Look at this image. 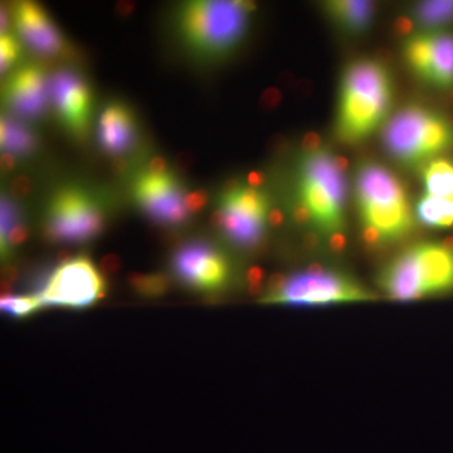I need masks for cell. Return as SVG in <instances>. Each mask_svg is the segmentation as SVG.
<instances>
[{"label": "cell", "instance_id": "obj_20", "mask_svg": "<svg viewBox=\"0 0 453 453\" xmlns=\"http://www.w3.org/2000/svg\"><path fill=\"white\" fill-rule=\"evenodd\" d=\"M417 214L427 226H453V198L427 196L419 202Z\"/></svg>", "mask_w": 453, "mask_h": 453}, {"label": "cell", "instance_id": "obj_50", "mask_svg": "<svg viewBox=\"0 0 453 453\" xmlns=\"http://www.w3.org/2000/svg\"><path fill=\"white\" fill-rule=\"evenodd\" d=\"M268 223L273 226H280L282 225L283 219H285V216L280 210H273L268 213Z\"/></svg>", "mask_w": 453, "mask_h": 453}, {"label": "cell", "instance_id": "obj_45", "mask_svg": "<svg viewBox=\"0 0 453 453\" xmlns=\"http://www.w3.org/2000/svg\"><path fill=\"white\" fill-rule=\"evenodd\" d=\"M129 169V163H127V157H115L111 163V170L115 175H122Z\"/></svg>", "mask_w": 453, "mask_h": 453}, {"label": "cell", "instance_id": "obj_21", "mask_svg": "<svg viewBox=\"0 0 453 453\" xmlns=\"http://www.w3.org/2000/svg\"><path fill=\"white\" fill-rule=\"evenodd\" d=\"M330 9L340 22L353 31L365 29L372 17V4L369 2H334L330 3Z\"/></svg>", "mask_w": 453, "mask_h": 453}, {"label": "cell", "instance_id": "obj_29", "mask_svg": "<svg viewBox=\"0 0 453 453\" xmlns=\"http://www.w3.org/2000/svg\"><path fill=\"white\" fill-rule=\"evenodd\" d=\"M29 237L28 226L25 225H17L11 229L7 237L2 240V250L3 252H7L9 247L20 246L23 242H26L27 238Z\"/></svg>", "mask_w": 453, "mask_h": 453}, {"label": "cell", "instance_id": "obj_51", "mask_svg": "<svg viewBox=\"0 0 453 453\" xmlns=\"http://www.w3.org/2000/svg\"><path fill=\"white\" fill-rule=\"evenodd\" d=\"M303 244H305L306 249L314 250L319 246V235L314 234V232H310V234L305 235L303 238Z\"/></svg>", "mask_w": 453, "mask_h": 453}, {"label": "cell", "instance_id": "obj_19", "mask_svg": "<svg viewBox=\"0 0 453 453\" xmlns=\"http://www.w3.org/2000/svg\"><path fill=\"white\" fill-rule=\"evenodd\" d=\"M432 56L428 79L441 86L453 82V35L431 37Z\"/></svg>", "mask_w": 453, "mask_h": 453}, {"label": "cell", "instance_id": "obj_44", "mask_svg": "<svg viewBox=\"0 0 453 453\" xmlns=\"http://www.w3.org/2000/svg\"><path fill=\"white\" fill-rule=\"evenodd\" d=\"M330 250L334 252H342V250L347 246V240H345L344 234H340V232H335V234H332V237H330L329 241Z\"/></svg>", "mask_w": 453, "mask_h": 453}, {"label": "cell", "instance_id": "obj_49", "mask_svg": "<svg viewBox=\"0 0 453 453\" xmlns=\"http://www.w3.org/2000/svg\"><path fill=\"white\" fill-rule=\"evenodd\" d=\"M242 187L235 179H229V180L226 181L225 187H223V196L234 195Z\"/></svg>", "mask_w": 453, "mask_h": 453}, {"label": "cell", "instance_id": "obj_38", "mask_svg": "<svg viewBox=\"0 0 453 453\" xmlns=\"http://www.w3.org/2000/svg\"><path fill=\"white\" fill-rule=\"evenodd\" d=\"M301 145H303V149L306 153H316V151L319 150V148H320L321 138L316 133L306 134V135L303 136Z\"/></svg>", "mask_w": 453, "mask_h": 453}, {"label": "cell", "instance_id": "obj_10", "mask_svg": "<svg viewBox=\"0 0 453 453\" xmlns=\"http://www.w3.org/2000/svg\"><path fill=\"white\" fill-rule=\"evenodd\" d=\"M50 96L62 124L77 138H85L92 107L88 82L73 71H57L50 80Z\"/></svg>", "mask_w": 453, "mask_h": 453}, {"label": "cell", "instance_id": "obj_18", "mask_svg": "<svg viewBox=\"0 0 453 453\" xmlns=\"http://www.w3.org/2000/svg\"><path fill=\"white\" fill-rule=\"evenodd\" d=\"M0 145L5 153L28 157L35 153L38 142L31 130L19 122L3 116L0 121Z\"/></svg>", "mask_w": 453, "mask_h": 453}, {"label": "cell", "instance_id": "obj_34", "mask_svg": "<svg viewBox=\"0 0 453 453\" xmlns=\"http://www.w3.org/2000/svg\"><path fill=\"white\" fill-rule=\"evenodd\" d=\"M121 270V258L116 255H106L101 258L100 271L104 276L116 275Z\"/></svg>", "mask_w": 453, "mask_h": 453}, {"label": "cell", "instance_id": "obj_31", "mask_svg": "<svg viewBox=\"0 0 453 453\" xmlns=\"http://www.w3.org/2000/svg\"><path fill=\"white\" fill-rule=\"evenodd\" d=\"M207 202L208 195L204 190L199 189L188 193L186 198L187 210L189 211V213H196V211H202L205 207Z\"/></svg>", "mask_w": 453, "mask_h": 453}, {"label": "cell", "instance_id": "obj_41", "mask_svg": "<svg viewBox=\"0 0 453 453\" xmlns=\"http://www.w3.org/2000/svg\"><path fill=\"white\" fill-rule=\"evenodd\" d=\"M136 3L130 2V0H120L116 3L115 11L120 17H129L134 11H135Z\"/></svg>", "mask_w": 453, "mask_h": 453}, {"label": "cell", "instance_id": "obj_35", "mask_svg": "<svg viewBox=\"0 0 453 453\" xmlns=\"http://www.w3.org/2000/svg\"><path fill=\"white\" fill-rule=\"evenodd\" d=\"M292 217H294L295 222H296L297 225L303 226L308 225L310 220L314 219L311 210H310L309 205L303 201L295 205L294 210H292Z\"/></svg>", "mask_w": 453, "mask_h": 453}, {"label": "cell", "instance_id": "obj_25", "mask_svg": "<svg viewBox=\"0 0 453 453\" xmlns=\"http://www.w3.org/2000/svg\"><path fill=\"white\" fill-rule=\"evenodd\" d=\"M0 308L5 314L17 319H25L27 316L35 314L38 309H42L40 299L35 294L20 295V296L2 297Z\"/></svg>", "mask_w": 453, "mask_h": 453}, {"label": "cell", "instance_id": "obj_33", "mask_svg": "<svg viewBox=\"0 0 453 453\" xmlns=\"http://www.w3.org/2000/svg\"><path fill=\"white\" fill-rule=\"evenodd\" d=\"M32 180L26 175H19V177L14 178L11 183L12 195L16 198H25L28 196L32 190Z\"/></svg>", "mask_w": 453, "mask_h": 453}, {"label": "cell", "instance_id": "obj_7", "mask_svg": "<svg viewBox=\"0 0 453 453\" xmlns=\"http://www.w3.org/2000/svg\"><path fill=\"white\" fill-rule=\"evenodd\" d=\"M134 192L142 210L160 225L181 226L189 219L188 193L172 173L153 175L146 172L136 179Z\"/></svg>", "mask_w": 453, "mask_h": 453}, {"label": "cell", "instance_id": "obj_17", "mask_svg": "<svg viewBox=\"0 0 453 453\" xmlns=\"http://www.w3.org/2000/svg\"><path fill=\"white\" fill-rule=\"evenodd\" d=\"M426 295L453 288V255L436 244L416 247Z\"/></svg>", "mask_w": 453, "mask_h": 453}, {"label": "cell", "instance_id": "obj_43", "mask_svg": "<svg viewBox=\"0 0 453 453\" xmlns=\"http://www.w3.org/2000/svg\"><path fill=\"white\" fill-rule=\"evenodd\" d=\"M17 159L16 155L11 153H3L0 157V166H2L3 173H11L16 169Z\"/></svg>", "mask_w": 453, "mask_h": 453}, {"label": "cell", "instance_id": "obj_28", "mask_svg": "<svg viewBox=\"0 0 453 453\" xmlns=\"http://www.w3.org/2000/svg\"><path fill=\"white\" fill-rule=\"evenodd\" d=\"M19 214H18V211L16 205L13 204L8 199H5L4 196L2 198V240H4L7 237L11 229L13 226L18 225L17 220Z\"/></svg>", "mask_w": 453, "mask_h": 453}, {"label": "cell", "instance_id": "obj_36", "mask_svg": "<svg viewBox=\"0 0 453 453\" xmlns=\"http://www.w3.org/2000/svg\"><path fill=\"white\" fill-rule=\"evenodd\" d=\"M193 164H195V157L189 151H181L175 157V169L180 173H187L192 169Z\"/></svg>", "mask_w": 453, "mask_h": 453}, {"label": "cell", "instance_id": "obj_9", "mask_svg": "<svg viewBox=\"0 0 453 453\" xmlns=\"http://www.w3.org/2000/svg\"><path fill=\"white\" fill-rule=\"evenodd\" d=\"M173 267L184 285L199 291L219 290L226 285L229 275L225 256L204 242L189 243L179 250Z\"/></svg>", "mask_w": 453, "mask_h": 453}, {"label": "cell", "instance_id": "obj_42", "mask_svg": "<svg viewBox=\"0 0 453 453\" xmlns=\"http://www.w3.org/2000/svg\"><path fill=\"white\" fill-rule=\"evenodd\" d=\"M264 277V270L258 266L250 268L249 273H247V281H249L250 286H262Z\"/></svg>", "mask_w": 453, "mask_h": 453}, {"label": "cell", "instance_id": "obj_47", "mask_svg": "<svg viewBox=\"0 0 453 453\" xmlns=\"http://www.w3.org/2000/svg\"><path fill=\"white\" fill-rule=\"evenodd\" d=\"M247 181H249L250 187L257 189V188L261 187L262 184L265 183V175L262 174L261 172L255 170V172L250 173L249 178H247Z\"/></svg>", "mask_w": 453, "mask_h": 453}, {"label": "cell", "instance_id": "obj_27", "mask_svg": "<svg viewBox=\"0 0 453 453\" xmlns=\"http://www.w3.org/2000/svg\"><path fill=\"white\" fill-rule=\"evenodd\" d=\"M20 42L11 33L0 35V73L5 74L20 55Z\"/></svg>", "mask_w": 453, "mask_h": 453}, {"label": "cell", "instance_id": "obj_32", "mask_svg": "<svg viewBox=\"0 0 453 453\" xmlns=\"http://www.w3.org/2000/svg\"><path fill=\"white\" fill-rule=\"evenodd\" d=\"M282 94L277 88H268L259 98V105L262 109L273 110L281 104Z\"/></svg>", "mask_w": 453, "mask_h": 453}, {"label": "cell", "instance_id": "obj_22", "mask_svg": "<svg viewBox=\"0 0 453 453\" xmlns=\"http://www.w3.org/2000/svg\"><path fill=\"white\" fill-rule=\"evenodd\" d=\"M428 196L453 198V166L445 160L432 163L426 172Z\"/></svg>", "mask_w": 453, "mask_h": 453}, {"label": "cell", "instance_id": "obj_23", "mask_svg": "<svg viewBox=\"0 0 453 453\" xmlns=\"http://www.w3.org/2000/svg\"><path fill=\"white\" fill-rule=\"evenodd\" d=\"M127 283L139 295L145 297L163 296L169 288V279L164 273H131L127 276Z\"/></svg>", "mask_w": 453, "mask_h": 453}, {"label": "cell", "instance_id": "obj_55", "mask_svg": "<svg viewBox=\"0 0 453 453\" xmlns=\"http://www.w3.org/2000/svg\"><path fill=\"white\" fill-rule=\"evenodd\" d=\"M0 18H2V23H0V29H2V35L5 32V29L8 28L9 26V14L8 12L5 11L4 5L2 7V13H0Z\"/></svg>", "mask_w": 453, "mask_h": 453}, {"label": "cell", "instance_id": "obj_39", "mask_svg": "<svg viewBox=\"0 0 453 453\" xmlns=\"http://www.w3.org/2000/svg\"><path fill=\"white\" fill-rule=\"evenodd\" d=\"M413 27V22L410 19V18L399 17L396 18L395 26H393V29H395V35H408L412 33Z\"/></svg>", "mask_w": 453, "mask_h": 453}, {"label": "cell", "instance_id": "obj_56", "mask_svg": "<svg viewBox=\"0 0 453 453\" xmlns=\"http://www.w3.org/2000/svg\"><path fill=\"white\" fill-rule=\"evenodd\" d=\"M441 247H442L445 251L451 253L453 255V235H449V237L445 238L441 243Z\"/></svg>", "mask_w": 453, "mask_h": 453}, {"label": "cell", "instance_id": "obj_5", "mask_svg": "<svg viewBox=\"0 0 453 453\" xmlns=\"http://www.w3.org/2000/svg\"><path fill=\"white\" fill-rule=\"evenodd\" d=\"M105 217L94 196L80 188L58 190L47 211L44 234L53 243H80L97 237Z\"/></svg>", "mask_w": 453, "mask_h": 453}, {"label": "cell", "instance_id": "obj_3", "mask_svg": "<svg viewBox=\"0 0 453 453\" xmlns=\"http://www.w3.org/2000/svg\"><path fill=\"white\" fill-rule=\"evenodd\" d=\"M106 288L105 277L94 262L79 256L43 277L35 295L42 308L82 309L104 299Z\"/></svg>", "mask_w": 453, "mask_h": 453}, {"label": "cell", "instance_id": "obj_37", "mask_svg": "<svg viewBox=\"0 0 453 453\" xmlns=\"http://www.w3.org/2000/svg\"><path fill=\"white\" fill-rule=\"evenodd\" d=\"M383 234H380V229L375 228L374 226L365 225V231H363V240L368 246H378L383 240Z\"/></svg>", "mask_w": 453, "mask_h": 453}, {"label": "cell", "instance_id": "obj_53", "mask_svg": "<svg viewBox=\"0 0 453 453\" xmlns=\"http://www.w3.org/2000/svg\"><path fill=\"white\" fill-rule=\"evenodd\" d=\"M71 259H73V256H71V253L68 252L67 250H62V251L57 255V262H58V265L68 264Z\"/></svg>", "mask_w": 453, "mask_h": 453}, {"label": "cell", "instance_id": "obj_8", "mask_svg": "<svg viewBox=\"0 0 453 453\" xmlns=\"http://www.w3.org/2000/svg\"><path fill=\"white\" fill-rule=\"evenodd\" d=\"M267 199L255 188H241L237 193L223 196L226 214L223 231L232 242L240 247L257 246L264 237Z\"/></svg>", "mask_w": 453, "mask_h": 453}, {"label": "cell", "instance_id": "obj_48", "mask_svg": "<svg viewBox=\"0 0 453 453\" xmlns=\"http://www.w3.org/2000/svg\"><path fill=\"white\" fill-rule=\"evenodd\" d=\"M226 214L223 210L213 211L211 216V225L213 228L220 229L225 226Z\"/></svg>", "mask_w": 453, "mask_h": 453}, {"label": "cell", "instance_id": "obj_30", "mask_svg": "<svg viewBox=\"0 0 453 453\" xmlns=\"http://www.w3.org/2000/svg\"><path fill=\"white\" fill-rule=\"evenodd\" d=\"M288 280V277L281 275V273H275V275L271 276L267 282V295L262 301L270 303L273 297H276L285 288Z\"/></svg>", "mask_w": 453, "mask_h": 453}, {"label": "cell", "instance_id": "obj_2", "mask_svg": "<svg viewBox=\"0 0 453 453\" xmlns=\"http://www.w3.org/2000/svg\"><path fill=\"white\" fill-rule=\"evenodd\" d=\"M255 8V3L249 2H190L181 13V31L199 52L219 55L240 41L247 13Z\"/></svg>", "mask_w": 453, "mask_h": 453}, {"label": "cell", "instance_id": "obj_12", "mask_svg": "<svg viewBox=\"0 0 453 453\" xmlns=\"http://www.w3.org/2000/svg\"><path fill=\"white\" fill-rule=\"evenodd\" d=\"M431 118L419 107H407L396 113L384 131V142L390 153L405 162L427 157L426 136Z\"/></svg>", "mask_w": 453, "mask_h": 453}, {"label": "cell", "instance_id": "obj_6", "mask_svg": "<svg viewBox=\"0 0 453 453\" xmlns=\"http://www.w3.org/2000/svg\"><path fill=\"white\" fill-rule=\"evenodd\" d=\"M375 299L374 295L357 283L336 273H309L308 271L288 280L285 288L268 303L288 305H325Z\"/></svg>", "mask_w": 453, "mask_h": 453}, {"label": "cell", "instance_id": "obj_11", "mask_svg": "<svg viewBox=\"0 0 453 453\" xmlns=\"http://www.w3.org/2000/svg\"><path fill=\"white\" fill-rule=\"evenodd\" d=\"M3 100L18 116L38 119L49 105L50 82L35 65L19 68L3 83Z\"/></svg>", "mask_w": 453, "mask_h": 453}, {"label": "cell", "instance_id": "obj_15", "mask_svg": "<svg viewBox=\"0 0 453 453\" xmlns=\"http://www.w3.org/2000/svg\"><path fill=\"white\" fill-rule=\"evenodd\" d=\"M136 142L134 115L127 106L112 104L98 119V142L107 154L121 157Z\"/></svg>", "mask_w": 453, "mask_h": 453}, {"label": "cell", "instance_id": "obj_40", "mask_svg": "<svg viewBox=\"0 0 453 453\" xmlns=\"http://www.w3.org/2000/svg\"><path fill=\"white\" fill-rule=\"evenodd\" d=\"M166 169H168V163L163 157H154L148 165L149 174L153 175L165 174Z\"/></svg>", "mask_w": 453, "mask_h": 453}, {"label": "cell", "instance_id": "obj_54", "mask_svg": "<svg viewBox=\"0 0 453 453\" xmlns=\"http://www.w3.org/2000/svg\"><path fill=\"white\" fill-rule=\"evenodd\" d=\"M334 164H335L336 168H338L342 173H344V170L349 166L348 159H345L344 157H334Z\"/></svg>", "mask_w": 453, "mask_h": 453}, {"label": "cell", "instance_id": "obj_1", "mask_svg": "<svg viewBox=\"0 0 453 453\" xmlns=\"http://www.w3.org/2000/svg\"><path fill=\"white\" fill-rule=\"evenodd\" d=\"M390 103L388 74L371 61L349 67L342 82L340 130L348 139L371 133L386 116Z\"/></svg>", "mask_w": 453, "mask_h": 453}, {"label": "cell", "instance_id": "obj_52", "mask_svg": "<svg viewBox=\"0 0 453 453\" xmlns=\"http://www.w3.org/2000/svg\"><path fill=\"white\" fill-rule=\"evenodd\" d=\"M283 142V138L281 135H276L273 136V138L270 139V142H268V149H270L271 151H277L280 148H281Z\"/></svg>", "mask_w": 453, "mask_h": 453}, {"label": "cell", "instance_id": "obj_26", "mask_svg": "<svg viewBox=\"0 0 453 453\" xmlns=\"http://www.w3.org/2000/svg\"><path fill=\"white\" fill-rule=\"evenodd\" d=\"M407 56L414 70L428 77L432 56L431 37H418L411 41L407 47Z\"/></svg>", "mask_w": 453, "mask_h": 453}, {"label": "cell", "instance_id": "obj_4", "mask_svg": "<svg viewBox=\"0 0 453 453\" xmlns=\"http://www.w3.org/2000/svg\"><path fill=\"white\" fill-rule=\"evenodd\" d=\"M303 196L320 228L330 234L339 232L347 188L342 173L326 151L308 154L303 160Z\"/></svg>", "mask_w": 453, "mask_h": 453}, {"label": "cell", "instance_id": "obj_16", "mask_svg": "<svg viewBox=\"0 0 453 453\" xmlns=\"http://www.w3.org/2000/svg\"><path fill=\"white\" fill-rule=\"evenodd\" d=\"M380 285L393 300L410 301L426 296L417 249L393 261L381 276Z\"/></svg>", "mask_w": 453, "mask_h": 453}, {"label": "cell", "instance_id": "obj_14", "mask_svg": "<svg viewBox=\"0 0 453 453\" xmlns=\"http://www.w3.org/2000/svg\"><path fill=\"white\" fill-rule=\"evenodd\" d=\"M362 208H386L408 203L398 179L380 165H365L357 174Z\"/></svg>", "mask_w": 453, "mask_h": 453}, {"label": "cell", "instance_id": "obj_24", "mask_svg": "<svg viewBox=\"0 0 453 453\" xmlns=\"http://www.w3.org/2000/svg\"><path fill=\"white\" fill-rule=\"evenodd\" d=\"M417 17L423 25L436 27L453 20V2H426L418 5Z\"/></svg>", "mask_w": 453, "mask_h": 453}, {"label": "cell", "instance_id": "obj_13", "mask_svg": "<svg viewBox=\"0 0 453 453\" xmlns=\"http://www.w3.org/2000/svg\"><path fill=\"white\" fill-rule=\"evenodd\" d=\"M17 31L27 46L41 56H56L65 41L46 9L37 3L22 2L14 7Z\"/></svg>", "mask_w": 453, "mask_h": 453}, {"label": "cell", "instance_id": "obj_46", "mask_svg": "<svg viewBox=\"0 0 453 453\" xmlns=\"http://www.w3.org/2000/svg\"><path fill=\"white\" fill-rule=\"evenodd\" d=\"M17 279L18 271L16 267L5 266L2 268V282L13 286V283L17 281Z\"/></svg>", "mask_w": 453, "mask_h": 453}]
</instances>
